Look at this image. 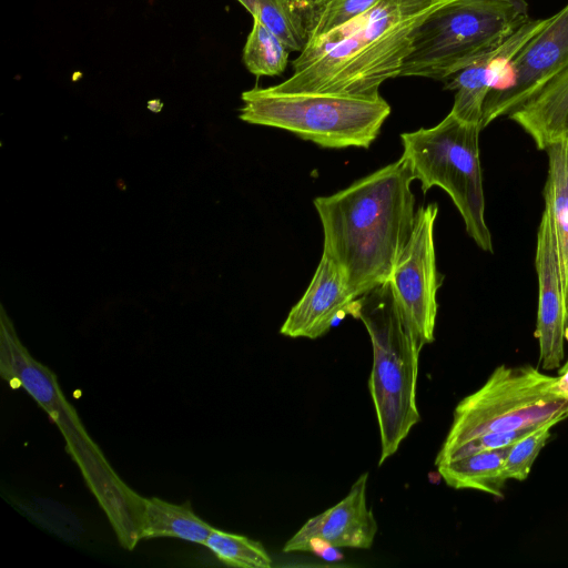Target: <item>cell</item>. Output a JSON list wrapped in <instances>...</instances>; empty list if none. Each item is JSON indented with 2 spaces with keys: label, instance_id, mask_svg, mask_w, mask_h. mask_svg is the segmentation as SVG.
Returning a JSON list of instances; mask_svg holds the SVG:
<instances>
[{
  "label": "cell",
  "instance_id": "cell-1",
  "mask_svg": "<svg viewBox=\"0 0 568 568\" xmlns=\"http://www.w3.org/2000/svg\"><path fill=\"white\" fill-rule=\"evenodd\" d=\"M413 181L399 158L313 201L323 251L337 263L355 298L389 278L410 237L416 215Z\"/></svg>",
  "mask_w": 568,
  "mask_h": 568
},
{
  "label": "cell",
  "instance_id": "cell-2",
  "mask_svg": "<svg viewBox=\"0 0 568 568\" xmlns=\"http://www.w3.org/2000/svg\"><path fill=\"white\" fill-rule=\"evenodd\" d=\"M455 0H382L364 16L308 40L292 62L293 74L268 87L277 93L378 97L399 75L414 30L436 9Z\"/></svg>",
  "mask_w": 568,
  "mask_h": 568
},
{
  "label": "cell",
  "instance_id": "cell-3",
  "mask_svg": "<svg viewBox=\"0 0 568 568\" xmlns=\"http://www.w3.org/2000/svg\"><path fill=\"white\" fill-rule=\"evenodd\" d=\"M0 374L12 388H23L48 413L119 544L126 550H133L141 540L144 497L130 488L109 464L65 398L55 374L21 343L3 306L0 315Z\"/></svg>",
  "mask_w": 568,
  "mask_h": 568
},
{
  "label": "cell",
  "instance_id": "cell-4",
  "mask_svg": "<svg viewBox=\"0 0 568 568\" xmlns=\"http://www.w3.org/2000/svg\"><path fill=\"white\" fill-rule=\"evenodd\" d=\"M349 314L364 324L373 348L368 388L376 412L382 465L420 420L416 405L419 347L389 282L356 298Z\"/></svg>",
  "mask_w": 568,
  "mask_h": 568
},
{
  "label": "cell",
  "instance_id": "cell-5",
  "mask_svg": "<svg viewBox=\"0 0 568 568\" xmlns=\"http://www.w3.org/2000/svg\"><path fill=\"white\" fill-rule=\"evenodd\" d=\"M528 20L526 0L446 3L414 30L398 77L445 81L498 48Z\"/></svg>",
  "mask_w": 568,
  "mask_h": 568
},
{
  "label": "cell",
  "instance_id": "cell-6",
  "mask_svg": "<svg viewBox=\"0 0 568 568\" xmlns=\"http://www.w3.org/2000/svg\"><path fill=\"white\" fill-rule=\"evenodd\" d=\"M241 98L242 121L282 129L327 149H367L390 113L381 95L277 93L253 88Z\"/></svg>",
  "mask_w": 568,
  "mask_h": 568
},
{
  "label": "cell",
  "instance_id": "cell-7",
  "mask_svg": "<svg viewBox=\"0 0 568 568\" xmlns=\"http://www.w3.org/2000/svg\"><path fill=\"white\" fill-rule=\"evenodd\" d=\"M479 124L449 112L438 124L400 134L402 159L426 193L443 189L458 210L467 234L479 248L493 253L485 220V195L479 155Z\"/></svg>",
  "mask_w": 568,
  "mask_h": 568
},
{
  "label": "cell",
  "instance_id": "cell-8",
  "mask_svg": "<svg viewBox=\"0 0 568 568\" xmlns=\"http://www.w3.org/2000/svg\"><path fill=\"white\" fill-rule=\"evenodd\" d=\"M555 381L531 365L496 367L479 389L457 404L435 465L474 437L568 418V398L552 393Z\"/></svg>",
  "mask_w": 568,
  "mask_h": 568
},
{
  "label": "cell",
  "instance_id": "cell-9",
  "mask_svg": "<svg viewBox=\"0 0 568 568\" xmlns=\"http://www.w3.org/2000/svg\"><path fill=\"white\" fill-rule=\"evenodd\" d=\"M568 70V3L509 61L486 97L481 129L509 115Z\"/></svg>",
  "mask_w": 568,
  "mask_h": 568
},
{
  "label": "cell",
  "instance_id": "cell-10",
  "mask_svg": "<svg viewBox=\"0 0 568 568\" xmlns=\"http://www.w3.org/2000/svg\"><path fill=\"white\" fill-rule=\"evenodd\" d=\"M437 214L436 203L416 210L410 237L387 280L420 348L435 339L437 292L443 283V275L436 265L434 243Z\"/></svg>",
  "mask_w": 568,
  "mask_h": 568
},
{
  "label": "cell",
  "instance_id": "cell-11",
  "mask_svg": "<svg viewBox=\"0 0 568 568\" xmlns=\"http://www.w3.org/2000/svg\"><path fill=\"white\" fill-rule=\"evenodd\" d=\"M368 473H363L336 505L310 518L285 544V552L322 547L368 549L378 526L367 505Z\"/></svg>",
  "mask_w": 568,
  "mask_h": 568
},
{
  "label": "cell",
  "instance_id": "cell-12",
  "mask_svg": "<svg viewBox=\"0 0 568 568\" xmlns=\"http://www.w3.org/2000/svg\"><path fill=\"white\" fill-rule=\"evenodd\" d=\"M535 267L538 278L535 337L542 369L552 371L560 367L565 355L567 308L554 224L546 210L537 232Z\"/></svg>",
  "mask_w": 568,
  "mask_h": 568
},
{
  "label": "cell",
  "instance_id": "cell-13",
  "mask_svg": "<svg viewBox=\"0 0 568 568\" xmlns=\"http://www.w3.org/2000/svg\"><path fill=\"white\" fill-rule=\"evenodd\" d=\"M355 300L342 270L323 251L310 285L288 312L280 333L292 338H318L337 317L349 314Z\"/></svg>",
  "mask_w": 568,
  "mask_h": 568
},
{
  "label": "cell",
  "instance_id": "cell-14",
  "mask_svg": "<svg viewBox=\"0 0 568 568\" xmlns=\"http://www.w3.org/2000/svg\"><path fill=\"white\" fill-rule=\"evenodd\" d=\"M547 21L548 18L529 19L498 48L447 78L444 81L445 89L455 91L450 112L465 122L480 125L483 106L490 89L499 80L509 61Z\"/></svg>",
  "mask_w": 568,
  "mask_h": 568
},
{
  "label": "cell",
  "instance_id": "cell-15",
  "mask_svg": "<svg viewBox=\"0 0 568 568\" xmlns=\"http://www.w3.org/2000/svg\"><path fill=\"white\" fill-rule=\"evenodd\" d=\"M508 118L535 142L538 150L568 136V70L527 100Z\"/></svg>",
  "mask_w": 568,
  "mask_h": 568
},
{
  "label": "cell",
  "instance_id": "cell-16",
  "mask_svg": "<svg viewBox=\"0 0 568 568\" xmlns=\"http://www.w3.org/2000/svg\"><path fill=\"white\" fill-rule=\"evenodd\" d=\"M548 158L544 187L545 210L549 213L556 241L565 295L568 290V136L545 149Z\"/></svg>",
  "mask_w": 568,
  "mask_h": 568
},
{
  "label": "cell",
  "instance_id": "cell-17",
  "mask_svg": "<svg viewBox=\"0 0 568 568\" xmlns=\"http://www.w3.org/2000/svg\"><path fill=\"white\" fill-rule=\"evenodd\" d=\"M513 445L473 453L437 465L444 481L455 489H474L503 497L508 480L504 467Z\"/></svg>",
  "mask_w": 568,
  "mask_h": 568
},
{
  "label": "cell",
  "instance_id": "cell-18",
  "mask_svg": "<svg viewBox=\"0 0 568 568\" xmlns=\"http://www.w3.org/2000/svg\"><path fill=\"white\" fill-rule=\"evenodd\" d=\"M212 529L190 505H176L156 497L143 498L141 539L175 537L204 545Z\"/></svg>",
  "mask_w": 568,
  "mask_h": 568
},
{
  "label": "cell",
  "instance_id": "cell-19",
  "mask_svg": "<svg viewBox=\"0 0 568 568\" xmlns=\"http://www.w3.org/2000/svg\"><path fill=\"white\" fill-rule=\"evenodd\" d=\"M253 17L274 32L288 48L302 52L310 39L302 17L287 0H237Z\"/></svg>",
  "mask_w": 568,
  "mask_h": 568
},
{
  "label": "cell",
  "instance_id": "cell-20",
  "mask_svg": "<svg viewBox=\"0 0 568 568\" xmlns=\"http://www.w3.org/2000/svg\"><path fill=\"white\" fill-rule=\"evenodd\" d=\"M290 52L274 32L253 19V27L243 49V62L251 73L257 77L283 73Z\"/></svg>",
  "mask_w": 568,
  "mask_h": 568
},
{
  "label": "cell",
  "instance_id": "cell-21",
  "mask_svg": "<svg viewBox=\"0 0 568 568\" xmlns=\"http://www.w3.org/2000/svg\"><path fill=\"white\" fill-rule=\"evenodd\" d=\"M216 558L233 567L270 568L272 558L265 548L245 536L226 532L213 527L204 542Z\"/></svg>",
  "mask_w": 568,
  "mask_h": 568
},
{
  "label": "cell",
  "instance_id": "cell-22",
  "mask_svg": "<svg viewBox=\"0 0 568 568\" xmlns=\"http://www.w3.org/2000/svg\"><path fill=\"white\" fill-rule=\"evenodd\" d=\"M556 423H547L536 428L516 442L509 449L505 459V476L507 479L525 480L531 467L550 437L551 428Z\"/></svg>",
  "mask_w": 568,
  "mask_h": 568
},
{
  "label": "cell",
  "instance_id": "cell-23",
  "mask_svg": "<svg viewBox=\"0 0 568 568\" xmlns=\"http://www.w3.org/2000/svg\"><path fill=\"white\" fill-rule=\"evenodd\" d=\"M382 0H334L310 33V39L323 37L364 16Z\"/></svg>",
  "mask_w": 568,
  "mask_h": 568
},
{
  "label": "cell",
  "instance_id": "cell-24",
  "mask_svg": "<svg viewBox=\"0 0 568 568\" xmlns=\"http://www.w3.org/2000/svg\"><path fill=\"white\" fill-rule=\"evenodd\" d=\"M538 427L539 426H530L509 432L489 433L474 437L455 447L437 465L473 453L514 445L516 442L530 434Z\"/></svg>",
  "mask_w": 568,
  "mask_h": 568
},
{
  "label": "cell",
  "instance_id": "cell-25",
  "mask_svg": "<svg viewBox=\"0 0 568 568\" xmlns=\"http://www.w3.org/2000/svg\"><path fill=\"white\" fill-rule=\"evenodd\" d=\"M304 20L308 33L334 0H287Z\"/></svg>",
  "mask_w": 568,
  "mask_h": 568
},
{
  "label": "cell",
  "instance_id": "cell-26",
  "mask_svg": "<svg viewBox=\"0 0 568 568\" xmlns=\"http://www.w3.org/2000/svg\"><path fill=\"white\" fill-rule=\"evenodd\" d=\"M552 393L568 398V359L566 364L558 368V376L552 385Z\"/></svg>",
  "mask_w": 568,
  "mask_h": 568
},
{
  "label": "cell",
  "instance_id": "cell-27",
  "mask_svg": "<svg viewBox=\"0 0 568 568\" xmlns=\"http://www.w3.org/2000/svg\"><path fill=\"white\" fill-rule=\"evenodd\" d=\"M566 308H567L566 337L568 338V290H567V294H566Z\"/></svg>",
  "mask_w": 568,
  "mask_h": 568
}]
</instances>
